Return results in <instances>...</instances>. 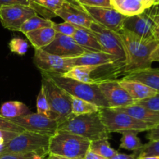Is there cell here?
<instances>
[{
  "label": "cell",
  "mask_w": 159,
  "mask_h": 159,
  "mask_svg": "<svg viewBox=\"0 0 159 159\" xmlns=\"http://www.w3.org/2000/svg\"><path fill=\"white\" fill-rule=\"evenodd\" d=\"M20 126L25 131L51 137L58 130V124L56 120L46 117L39 113H30L10 120Z\"/></svg>",
  "instance_id": "cell-9"
},
{
  "label": "cell",
  "mask_w": 159,
  "mask_h": 159,
  "mask_svg": "<svg viewBox=\"0 0 159 159\" xmlns=\"http://www.w3.org/2000/svg\"><path fill=\"white\" fill-rule=\"evenodd\" d=\"M9 48L11 52L23 56L27 52L29 44L27 41L20 37H13L9 43Z\"/></svg>",
  "instance_id": "cell-32"
},
{
  "label": "cell",
  "mask_w": 159,
  "mask_h": 159,
  "mask_svg": "<svg viewBox=\"0 0 159 159\" xmlns=\"http://www.w3.org/2000/svg\"><path fill=\"white\" fill-rule=\"evenodd\" d=\"M148 12H150L152 15H155V14H159V4L155 6H152L150 9H148Z\"/></svg>",
  "instance_id": "cell-46"
},
{
  "label": "cell",
  "mask_w": 159,
  "mask_h": 159,
  "mask_svg": "<svg viewBox=\"0 0 159 159\" xmlns=\"http://www.w3.org/2000/svg\"><path fill=\"white\" fill-rule=\"evenodd\" d=\"M84 159H107V158H103V157L100 156V155H97V154L94 153V152L89 150V152L86 153V155H85V158Z\"/></svg>",
  "instance_id": "cell-44"
},
{
  "label": "cell",
  "mask_w": 159,
  "mask_h": 159,
  "mask_svg": "<svg viewBox=\"0 0 159 159\" xmlns=\"http://www.w3.org/2000/svg\"><path fill=\"white\" fill-rule=\"evenodd\" d=\"M117 81L118 83L128 93V94L131 96L134 100H135V102L148 99L158 93L150 87L136 81L127 80L124 79Z\"/></svg>",
  "instance_id": "cell-18"
},
{
  "label": "cell",
  "mask_w": 159,
  "mask_h": 159,
  "mask_svg": "<svg viewBox=\"0 0 159 159\" xmlns=\"http://www.w3.org/2000/svg\"><path fill=\"white\" fill-rule=\"evenodd\" d=\"M30 4L40 5L44 0H30Z\"/></svg>",
  "instance_id": "cell-49"
},
{
  "label": "cell",
  "mask_w": 159,
  "mask_h": 159,
  "mask_svg": "<svg viewBox=\"0 0 159 159\" xmlns=\"http://www.w3.org/2000/svg\"><path fill=\"white\" fill-rule=\"evenodd\" d=\"M54 22L48 19L43 18L39 16L38 15H35L34 16L28 19L20 28V31L23 34H26L31 31L37 30L42 29L46 27H52Z\"/></svg>",
  "instance_id": "cell-27"
},
{
  "label": "cell",
  "mask_w": 159,
  "mask_h": 159,
  "mask_svg": "<svg viewBox=\"0 0 159 159\" xmlns=\"http://www.w3.org/2000/svg\"><path fill=\"white\" fill-rule=\"evenodd\" d=\"M92 20L109 30L120 32L123 29V23L126 16L113 7H92L81 6Z\"/></svg>",
  "instance_id": "cell-11"
},
{
  "label": "cell",
  "mask_w": 159,
  "mask_h": 159,
  "mask_svg": "<svg viewBox=\"0 0 159 159\" xmlns=\"http://www.w3.org/2000/svg\"><path fill=\"white\" fill-rule=\"evenodd\" d=\"M113 110L127 113L133 117L152 126H156L159 124L158 112L153 111L138 104H134L129 107H120V108L113 109Z\"/></svg>",
  "instance_id": "cell-19"
},
{
  "label": "cell",
  "mask_w": 159,
  "mask_h": 159,
  "mask_svg": "<svg viewBox=\"0 0 159 159\" xmlns=\"http://www.w3.org/2000/svg\"><path fill=\"white\" fill-rule=\"evenodd\" d=\"M0 130L16 132V133H22L25 131L20 126L14 124L10 120L5 118L1 114H0Z\"/></svg>",
  "instance_id": "cell-34"
},
{
  "label": "cell",
  "mask_w": 159,
  "mask_h": 159,
  "mask_svg": "<svg viewBox=\"0 0 159 159\" xmlns=\"http://www.w3.org/2000/svg\"><path fill=\"white\" fill-rule=\"evenodd\" d=\"M66 2L67 1L65 0H44L40 6H43L48 11L55 14L56 11L61 9Z\"/></svg>",
  "instance_id": "cell-36"
},
{
  "label": "cell",
  "mask_w": 159,
  "mask_h": 159,
  "mask_svg": "<svg viewBox=\"0 0 159 159\" xmlns=\"http://www.w3.org/2000/svg\"><path fill=\"white\" fill-rule=\"evenodd\" d=\"M37 113L45 116L50 119H52V113H51V107H50L49 102L47 97L46 92L42 85L37 98Z\"/></svg>",
  "instance_id": "cell-30"
},
{
  "label": "cell",
  "mask_w": 159,
  "mask_h": 159,
  "mask_svg": "<svg viewBox=\"0 0 159 159\" xmlns=\"http://www.w3.org/2000/svg\"><path fill=\"white\" fill-rule=\"evenodd\" d=\"M18 134L16 132L5 131V130H0V154L2 152L5 146L8 144L10 140H12L14 137L16 136Z\"/></svg>",
  "instance_id": "cell-38"
},
{
  "label": "cell",
  "mask_w": 159,
  "mask_h": 159,
  "mask_svg": "<svg viewBox=\"0 0 159 159\" xmlns=\"http://www.w3.org/2000/svg\"><path fill=\"white\" fill-rule=\"evenodd\" d=\"M47 159H71V158H64V157H60V156H56V155H48V158Z\"/></svg>",
  "instance_id": "cell-48"
},
{
  "label": "cell",
  "mask_w": 159,
  "mask_h": 159,
  "mask_svg": "<svg viewBox=\"0 0 159 159\" xmlns=\"http://www.w3.org/2000/svg\"><path fill=\"white\" fill-rule=\"evenodd\" d=\"M149 13H150V12H149ZM151 16H152V20H153L154 21V40H156L157 42L159 43V14H155V15H152V14H151Z\"/></svg>",
  "instance_id": "cell-41"
},
{
  "label": "cell",
  "mask_w": 159,
  "mask_h": 159,
  "mask_svg": "<svg viewBox=\"0 0 159 159\" xmlns=\"http://www.w3.org/2000/svg\"><path fill=\"white\" fill-rule=\"evenodd\" d=\"M137 159H159V157L156 156H147V157H142V158H138Z\"/></svg>",
  "instance_id": "cell-50"
},
{
  "label": "cell",
  "mask_w": 159,
  "mask_h": 159,
  "mask_svg": "<svg viewBox=\"0 0 159 159\" xmlns=\"http://www.w3.org/2000/svg\"><path fill=\"white\" fill-rule=\"evenodd\" d=\"M89 30L97 39L102 52L111 54L121 63H125V51L119 33L107 29L94 21L90 25Z\"/></svg>",
  "instance_id": "cell-8"
},
{
  "label": "cell",
  "mask_w": 159,
  "mask_h": 159,
  "mask_svg": "<svg viewBox=\"0 0 159 159\" xmlns=\"http://www.w3.org/2000/svg\"><path fill=\"white\" fill-rule=\"evenodd\" d=\"M58 130H65L82 137L89 141L109 139V133L104 126L99 112L71 116L58 124Z\"/></svg>",
  "instance_id": "cell-2"
},
{
  "label": "cell",
  "mask_w": 159,
  "mask_h": 159,
  "mask_svg": "<svg viewBox=\"0 0 159 159\" xmlns=\"http://www.w3.org/2000/svg\"><path fill=\"white\" fill-rule=\"evenodd\" d=\"M100 67L101 66H90V65L75 66L62 76L73 79V80L78 81V82H83V83L96 84L95 81L93 79V73Z\"/></svg>",
  "instance_id": "cell-23"
},
{
  "label": "cell",
  "mask_w": 159,
  "mask_h": 159,
  "mask_svg": "<svg viewBox=\"0 0 159 159\" xmlns=\"http://www.w3.org/2000/svg\"><path fill=\"white\" fill-rule=\"evenodd\" d=\"M52 27L57 34L71 37L74 35L76 29H77V26H74V25L71 24V23H66V22L61 23H54Z\"/></svg>",
  "instance_id": "cell-33"
},
{
  "label": "cell",
  "mask_w": 159,
  "mask_h": 159,
  "mask_svg": "<svg viewBox=\"0 0 159 159\" xmlns=\"http://www.w3.org/2000/svg\"><path fill=\"white\" fill-rule=\"evenodd\" d=\"M56 16H59L65 22L76 26L89 29L93 20L82 9L79 5L72 4L68 2L55 12Z\"/></svg>",
  "instance_id": "cell-16"
},
{
  "label": "cell",
  "mask_w": 159,
  "mask_h": 159,
  "mask_svg": "<svg viewBox=\"0 0 159 159\" xmlns=\"http://www.w3.org/2000/svg\"><path fill=\"white\" fill-rule=\"evenodd\" d=\"M34 62L41 72L50 75H63L73 68L71 58H62L41 49L35 50Z\"/></svg>",
  "instance_id": "cell-12"
},
{
  "label": "cell",
  "mask_w": 159,
  "mask_h": 159,
  "mask_svg": "<svg viewBox=\"0 0 159 159\" xmlns=\"http://www.w3.org/2000/svg\"><path fill=\"white\" fill-rule=\"evenodd\" d=\"M41 85L46 92L52 113V119L60 124L72 116L71 96L57 86L49 75L44 72H41Z\"/></svg>",
  "instance_id": "cell-6"
},
{
  "label": "cell",
  "mask_w": 159,
  "mask_h": 159,
  "mask_svg": "<svg viewBox=\"0 0 159 159\" xmlns=\"http://www.w3.org/2000/svg\"><path fill=\"white\" fill-rule=\"evenodd\" d=\"M101 119L109 133L124 131H136L140 133L148 131L154 127L143 121L133 117L124 112L115 110L111 108H102L99 110Z\"/></svg>",
  "instance_id": "cell-7"
},
{
  "label": "cell",
  "mask_w": 159,
  "mask_h": 159,
  "mask_svg": "<svg viewBox=\"0 0 159 159\" xmlns=\"http://www.w3.org/2000/svg\"><path fill=\"white\" fill-rule=\"evenodd\" d=\"M65 1L68 2H70V3H72V4L79 5L78 4V0H65Z\"/></svg>",
  "instance_id": "cell-52"
},
{
  "label": "cell",
  "mask_w": 159,
  "mask_h": 159,
  "mask_svg": "<svg viewBox=\"0 0 159 159\" xmlns=\"http://www.w3.org/2000/svg\"><path fill=\"white\" fill-rule=\"evenodd\" d=\"M123 134L120 148L129 151L138 152L142 148L143 144L138 137V132L136 131H124L121 133Z\"/></svg>",
  "instance_id": "cell-29"
},
{
  "label": "cell",
  "mask_w": 159,
  "mask_h": 159,
  "mask_svg": "<svg viewBox=\"0 0 159 159\" xmlns=\"http://www.w3.org/2000/svg\"><path fill=\"white\" fill-rule=\"evenodd\" d=\"M152 62L157 61L159 62V47L155 50L152 54Z\"/></svg>",
  "instance_id": "cell-45"
},
{
  "label": "cell",
  "mask_w": 159,
  "mask_h": 159,
  "mask_svg": "<svg viewBox=\"0 0 159 159\" xmlns=\"http://www.w3.org/2000/svg\"><path fill=\"white\" fill-rule=\"evenodd\" d=\"M34 154H1L0 159H34Z\"/></svg>",
  "instance_id": "cell-39"
},
{
  "label": "cell",
  "mask_w": 159,
  "mask_h": 159,
  "mask_svg": "<svg viewBox=\"0 0 159 159\" xmlns=\"http://www.w3.org/2000/svg\"><path fill=\"white\" fill-rule=\"evenodd\" d=\"M123 79L136 81L144 84L147 86L159 93V69L158 68H147L141 71H134L124 76Z\"/></svg>",
  "instance_id": "cell-20"
},
{
  "label": "cell",
  "mask_w": 159,
  "mask_h": 159,
  "mask_svg": "<svg viewBox=\"0 0 159 159\" xmlns=\"http://www.w3.org/2000/svg\"><path fill=\"white\" fill-rule=\"evenodd\" d=\"M48 75L57 86L70 96L92 102L100 109L110 108L98 85L83 83L59 75Z\"/></svg>",
  "instance_id": "cell-5"
},
{
  "label": "cell",
  "mask_w": 159,
  "mask_h": 159,
  "mask_svg": "<svg viewBox=\"0 0 159 159\" xmlns=\"http://www.w3.org/2000/svg\"><path fill=\"white\" fill-rule=\"evenodd\" d=\"M71 96V114L73 116H81L84 114L96 113L100 110V108L95 104L79 98Z\"/></svg>",
  "instance_id": "cell-26"
},
{
  "label": "cell",
  "mask_w": 159,
  "mask_h": 159,
  "mask_svg": "<svg viewBox=\"0 0 159 159\" xmlns=\"http://www.w3.org/2000/svg\"><path fill=\"white\" fill-rule=\"evenodd\" d=\"M119 33L124 44L126 61L123 75L152 68V54L159 47L155 40L144 39L127 30L122 29Z\"/></svg>",
  "instance_id": "cell-1"
},
{
  "label": "cell",
  "mask_w": 159,
  "mask_h": 159,
  "mask_svg": "<svg viewBox=\"0 0 159 159\" xmlns=\"http://www.w3.org/2000/svg\"><path fill=\"white\" fill-rule=\"evenodd\" d=\"M120 1L121 0H110V2H111V4H112V6H113V8H114V6H116V5H117Z\"/></svg>",
  "instance_id": "cell-51"
},
{
  "label": "cell",
  "mask_w": 159,
  "mask_h": 159,
  "mask_svg": "<svg viewBox=\"0 0 159 159\" xmlns=\"http://www.w3.org/2000/svg\"><path fill=\"white\" fill-rule=\"evenodd\" d=\"M135 104L142 106L146 108L152 110L153 111L158 112L159 113V93H157L155 96L148 99H144L141 101H138L135 102Z\"/></svg>",
  "instance_id": "cell-35"
},
{
  "label": "cell",
  "mask_w": 159,
  "mask_h": 159,
  "mask_svg": "<svg viewBox=\"0 0 159 159\" xmlns=\"http://www.w3.org/2000/svg\"><path fill=\"white\" fill-rule=\"evenodd\" d=\"M114 9L125 16L138 15L146 10L142 0H121Z\"/></svg>",
  "instance_id": "cell-25"
},
{
  "label": "cell",
  "mask_w": 159,
  "mask_h": 159,
  "mask_svg": "<svg viewBox=\"0 0 159 159\" xmlns=\"http://www.w3.org/2000/svg\"><path fill=\"white\" fill-rule=\"evenodd\" d=\"M78 4L92 7H113L110 0H78Z\"/></svg>",
  "instance_id": "cell-37"
},
{
  "label": "cell",
  "mask_w": 159,
  "mask_h": 159,
  "mask_svg": "<svg viewBox=\"0 0 159 159\" xmlns=\"http://www.w3.org/2000/svg\"><path fill=\"white\" fill-rule=\"evenodd\" d=\"M73 67L79 65L90 66H106V65H119L124 69V64L121 63L116 57L105 52H90L88 51L80 57L71 58Z\"/></svg>",
  "instance_id": "cell-17"
},
{
  "label": "cell",
  "mask_w": 159,
  "mask_h": 159,
  "mask_svg": "<svg viewBox=\"0 0 159 159\" xmlns=\"http://www.w3.org/2000/svg\"><path fill=\"white\" fill-rule=\"evenodd\" d=\"M14 5H20V6H30V0H0V6H14Z\"/></svg>",
  "instance_id": "cell-40"
},
{
  "label": "cell",
  "mask_w": 159,
  "mask_h": 159,
  "mask_svg": "<svg viewBox=\"0 0 159 159\" xmlns=\"http://www.w3.org/2000/svg\"><path fill=\"white\" fill-rule=\"evenodd\" d=\"M147 139L149 141H158L159 140V124L152 127L151 130H148V133L146 136Z\"/></svg>",
  "instance_id": "cell-42"
},
{
  "label": "cell",
  "mask_w": 159,
  "mask_h": 159,
  "mask_svg": "<svg viewBox=\"0 0 159 159\" xmlns=\"http://www.w3.org/2000/svg\"><path fill=\"white\" fill-rule=\"evenodd\" d=\"M90 142L79 135L57 130L55 134L50 138L49 155L71 159H84L89 150Z\"/></svg>",
  "instance_id": "cell-3"
},
{
  "label": "cell",
  "mask_w": 159,
  "mask_h": 159,
  "mask_svg": "<svg viewBox=\"0 0 159 159\" xmlns=\"http://www.w3.org/2000/svg\"><path fill=\"white\" fill-rule=\"evenodd\" d=\"M143 4H144V8L145 9H150L151 7L153 6V2H152V0H142Z\"/></svg>",
  "instance_id": "cell-47"
},
{
  "label": "cell",
  "mask_w": 159,
  "mask_h": 159,
  "mask_svg": "<svg viewBox=\"0 0 159 159\" xmlns=\"http://www.w3.org/2000/svg\"><path fill=\"white\" fill-rule=\"evenodd\" d=\"M137 158L147 156L159 157V140L158 141H149L145 144H143L142 148L138 152H135Z\"/></svg>",
  "instance_id": "cell-31"
},
{
  "label": "cell",
  "mask_w": 159,
  "mask_h": 159,
  "mask_svg": "<svg viewBox=\"0 0 159 159\" xmlns=\"http://www.w3.org/2000/svg\"><path fill=\"white\" fill-rule=\"evenodd\" d=\"M42 50L53 55L68 59L80 57L88 52L86 50L81 48L71 37L57 33L54 40Z\"/></svg>",
  "instance_id": "cell-14"
},
{
  "label": "cell",
  "mask_w": 159,
  "mask_h": 159,
  "mask_svg": "<svg viewBox=\"0 0 159 159\" xmlns=\"http://www.w3.org/2000/svg\"><path fill=\"white\" fill-rule=\"evenodd\" d=\"M37 15L30 6H1L0 23L2 26L11 31H20L22 25L30 17Z\"/></svg>",
  "instance_id": "cell-10"
},
{
  "label": "cell",
  "mask_w": 159,
  "mask_h": 159,
  "mask_svg": "<svg viewBox=\"0 0 159 159\" xmlns=\"http://www.w3.org/2000/svg\"><path fill=\"white\" fill-rule=\"evenodd\" d=\"M72 38L83 49L90 52L102 51L100 44L89 29L77 26Z\"/></svg>",
  "instance_id": "cell-21"
},
{
  "label": "cell",
  "mask_w": 159,
  "mask_h": 159,
  "mask_svg": "<svg viewBox=\"0 0 159 159\" xmlns=\"http://www.w3.org/2000/svg\"><path fill=\"white\" fill-rule=\"evenodd\" d=\"M56 34L53 27H46L31 31L25 35L35 50H42L54 40Z\"/></svg>",
  "instance_id": "cell-22"
},
{
  "label": "cell",
  "mask_w": 159,
  "mask_h": 159,
  "mask_svg": "<svg viewBox=\"0 0 159 159\" xmlns=\"http://www.w3.org/2000/svg\"><path fill=\"white\" fill-rule=\"evenodd\" d=\"M123 29L142 38L154 40V21L148 9L141 14L126 16L123 23Z\"/></svg>",
  "instance_id": "cell-15"
},
{
  "label": "cell",
  "mask_w": 159,
  "mask_h": 159,
  "mask_svg": "<svg viewBox=\"0 0 159 159\" xmlns=\"http://www.w3.org/2000/svg\"><path fill=\"white\" fill-rule=\"evenodd\" d=\"M50 138L46 135L23 131L10 140L1 154H34L44 158L49 155Z\"/></svg>",
  "instance_id": "cell-4"
},
{
  "label": "cell",
  "mask_w": 159,
  "mask_h": 159,
  "mask_svg": "<svg viewBox=\"0 0 159 159\" xmlns=\"http://www.w3.org/2000/svg\"><path fill=\"white\" fill-rule=\"evenodd\" d=\"M152 2H153V6H155L159 4V0H152Z\"/></svg>",
  "instance_id": "cell-53"
},
{
  "label": "cell",
  "mask_w": 159,
  "mask_h": 159,
  "mask_svg": "<svg viewBox=\"0 0 159 159\" xmlns=\"http://www.w3.org/2000/svg\"><path fill=\"white\" fill-rule=\"evenodd\" d=\"M30 113L29 107L20 101H8L2 104L0 114L6 119H15Z\"/></svg>",
  "instance_id": "cell-24"
},
{
  "label": "cell",
  "mask_w": 159,
  "mask_h": 159,
  "mask_svg": "<svg viewBox=\"0 0 159 159\" xmlns=\"http://www.w3.org/2000/svg\"><path fill=\"white\" fill-rule=\"evenodd\" d=\"M108 140L109 139H101L91 141L89 151L107 159L112 158L116 154H117L118 152L110 146Z\"/></svg>",
  "instance_id": "cell-28"
},
{
  "label": "cell",
  "mask_w": 159,
  "mask_h": 159,
  "mask_svg": "<svg viewBox=\"0 0 159 159\" xmlns=\"http://www.w3.org/2000/svg\"><path fill=\"white\" fill-rule=\"evenodd\" d=\"M101 93L111 109L126 107L135 104V100L118 83L116 79H107L98 84Z\"/></svg>",
  "instance_id": "cell-13"
},
{
  "label": "cell",
  "mask_w": 159,
  "mask_h": 159,
  "mask_svg": "<svg viewBox=\"0 0 159 159\" xmlns=\"http://www.w3.org/2000/svg\"><path fill=\"white\" fill-rule=\"evenodd\" d=\"M110 159H137V156L134 153L131 154V155H127V154H123V153H119L113 156Z\"/></svg>",
  "instance_id": "cell-43"
}]
</instances>
